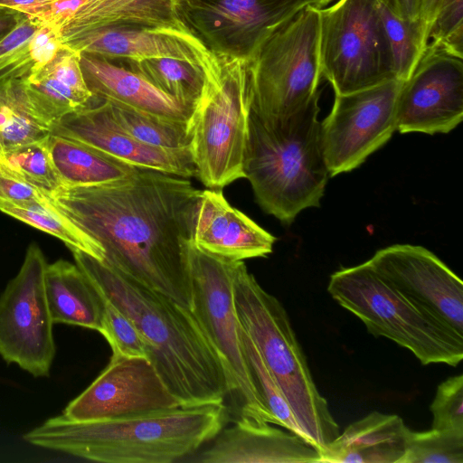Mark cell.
<instances>
[{"label":"cell","instance_id":"8","mask_svg":"<svg viewBox=\"0 0 463 463\" xmlns=\"http://www.w3.org/2000/svg\"><path fill=\"white\" fill-rule=\"evenodd\" d=\"M318 27L317 8L306 5L250 47V109L258 115L286 118L320 97Z\"/></svg>","mask_w":463,"mask_h":463},{"label":"cell","instance_id":"33","mask_svg":"<svg viewBox=\"0 0 463 463\" xmlns=\"http://www.w3.org/2000/svg\"><path fill=\"white\" fill-rule=\"evenodd\" d=\"M400 463H463V435L434 429L411 430Z\"/></svg>","mask_w":463,"mask_h":463},{"label":"cell","instance_id":"20","mask_svg":"<svg viewBox=\"0 0 463 463\" xmlns=\"http://www.w3.org/2000/svg\"><path fill=\"white\" fill-rule=\"evenodd\" d=\"M80 66L89 90L96 98L167 118L190 121L194 109L166 94L141 74L117 66L108 59L80 53Z\"/></svg>","mask_w":463,"mask_h":463},{"label":"cell","instance_id":"44","mask_svg":"<svg viewBox=\"0 0 463 463\" xmlns=\"http://www.w3.org/2000/svg\"><path fill=\"white\" fill-rule=\"evenodd\" d=\"M333 0H303L304 5H310L316 8L327 6Z\"/></svg>","mask_w":463,"mask_h":463},{"label":"cell","instance_id":"19","mask_svg":"<svg viewBox=\"0 0 463 463\" xmlns=\"http://www.w3.org/2000/svg\"><path fill=\"white\" fill-rule=\"evenodd\" d=\"M270 423L240 416L200 452L202 463H320L319 450L307 439Z\"/></svg>","mask_w":463,"mask_h":463},{"label":"cell","instance_id":"6","mask_svg":"<svg viewBox=\"0 0 463 463\" xmlns=\"http://www.w3.org/2000/svg\"><path fill=\"white\" fill-rule=\"evenodd\" d=\"M327 291L369 334L408 349L423 365L458 366L463 335L405 296L365 261L330 276Z\"/></svg>","mask_w":463,"mask_h":463},{"label":"cell","instance_id":"29","mask_svg":"<svg viewBox=\"0 0 463 463\" xmlns=\"http://www.w3.org/2000/svg\"><path fill=\"white\" fill-rule=\"evenodd\" d=\"M158 89L186 107L194 109L203 88L202 69L174 59H154L130 62Z\"/></svg>","mask_w":463,"mask_h":463},{"label":"cell","instance_id":"25","mask_svg":"<svg viewBox=\"0 0 463 463\" xmlns=\"http://www.w3.org/2000/svg\"><path fill=\"white\" fill-rule=\"evenodd\" d=\"M47 146L62 187H88L116 183L140 168L118 161L78 141L50 134Z\"/></svg>","mask_w":463,"mask_h":463},{"label":"cell","instance_id":"36","mask_svg":"<svg viewBox=\"0 0 463 463\" xmlns=\"http://www.w3.org/2000/svg\"><path fill=\"white\" fill-rule=\"evenodd\" d=\"M431 429L463 435V375L447 378L437 387L430 403Z\"/></svg>","mask_w":463,"mask_h":463},{"label":"cell","instance_id":"3","mask_svg":"<svg viewBox=\"0 0 463 463\" xmlns=\"http://www.w3.org/2000/svg\"><path fill=\"white\" fill-rule=\"evenodd\" d=\"M224 423L223 403L92 420L61 414L23 438L31 445L90 461L172 463L195 453Z\"/></svg>","mask_w":463,"mask_h":463},{"label":"cell","instance_id":"45","mask_svg":"<svg viewBox=\"0 0 463 463\" xmlns=\"http://www.w3.org/2000/svg\"><path fill=\"white\" fill-rule=\"evenodd\" d=\"M0 156H1V153H0Z\"/></svg>","mask_w":463,"mask_h":463},{"label":"cell","instance_id":"14","mask_svg":"<svg viewBox=\"0 0 463 463\" xmlns=\"http://www.w3.org/2000/svg\"><path fill=\"white\" fill-rule=\"evenodd\" d=\"M180 406L146 357L111 355L107 367L61 414L71 420H92Z\"/></svg>","mask_w":463,"mask_h":463},{"label":"cell","instance_id":"13","mask_svg":"<svg viewBox=\"0 0 463 463\" xmlns=\"http://www.w3.org/2000/svg\"><path fill=\"white\" fill-rule=\"evenodd\" d=\"M397 130L446 134L463 118V58L428 44L397 100Z\"/></svg>","mask_w":463,"mask_h":463},{"label":"cell","instance_id":"9","mask_svg":"<svg viewBox=\"0 0 463 463\" xmlns=\"http://www.w3.org/2000/svg\"><path fill=\"white\" fill-rule=\"evenodd\" d=\"M318 13L321 74L345 95L396 79L376 0H337Z\"/></svg>","mask_w":463,"mask_h":463},{"label":"cell","instance_id":"30","mask_svg":"<svg viewBox=\"0 0 463 463\" xmlns=\"http://www.w3.org/2000/svg\"><path fill=\"white\" fill-rule=\"evenodd\" d=\"M47 138L4 152L0 156V169L51 195L62 188V184L52 165Z\"/></svg>","mask_w":463,"mask_h":463},{"label":"cell","instance_id":"1","mask_svg":"<svg viewBox=\"0 0 463 463\" xmlns=\"http://www.w3.org/2000/svg\"><path fill=\"white\" fill-rule=\"evenodd\" d=\"M201 191L189 178L140 168L128 179L47 195L99 243L102 261L191 309L189 244Z\"/></svg>","mask_w":463,"mask_h":463},{"label":"cell","instance_id":"31","mask_svg":"<svg viewBox=\"0 0 463 463\" xmlns=\"http://www.w3.org/2000/svg\"><path fill=\"white\" fill-rule=\"evenodd\" d=\"M378 7L392 54L395 77L405 81L429 44L428 35L419 20L399 18L380 3Z\"/></svg>","mask_w":463,"mask_h":463},{"label":"cell","instance_id":"34","mask_svg":"<svg viewBox=\"0 0 463 463\" xmlns=\"http://www.w3.org/2000/svg\"><path fill=\"white\" fill-rule=\"evenodd\" d=\"M41 24L28 16L0 40V80L23 79L33 71L30 43Z\"/></svg>","mask_w":463,"mask_h":463},{"label":"cell","instance_id":"39","mask_svg":"<svg viewBox=\"0 0 463 463\" xmlns=\"http://www.w3.org/2000/svg\"><path fill=\"white\" fill-rule=\"evenodd\" d=\"M46 194L0 169V206L42 201Z\"/></svg>","mask_w":463,"mask_h":463},{"label":"cell","instance_id":"24","mask_svg":"<svg viewBox=\"0 0 463 463\" xmlns=\"http://www.w3.org/2000/svg\"><path fill=\"white\" fill-rule=\"evenodd\" d=\"M178 0H91L61 29L62 42L110 27L184 26L177 14Z\"/></svg>","mask_w":463,"mask_h":463},{"label":"cell","instance_id":"38","mask_svg":"<svg viewBox=\"0 0 463 463\" xmlns=\"http://www.w3.org/2000/svg\"><path fill=\"white\" fill-rule=\"evenodd\" d=\"M63 45L58 28L41 24L30 43V55L34 65L33 71L50 61Z\"/></svg>","mask_w":463,"mask_h":463},{"label":"cell","instance_id":"22","mask_svg":"<svg viewBox=\"0 0 463 463\" xmlns=\"http://www.w3.org/2000/svg\"><path fill=\"white\" fill-rule=\"evenodd\" d=\"M410 431L399 415L373 411L319 450L320 463H400Z\"/></svg>","mask_w":463,"mask_h":463},{"label":"cell","instance_id":"40","mask_svg":"<svg viewBox=\"0 0 463 463\" xmlns=\"http://www.w3.org/2000/svg\"><path fill=\"white\" fill-rule=\"evenodd\" d=\"M56 0H0V6L18 11L43 23Z\"/></svg>","mask_w":463,"mask_h":463},{"label":"cell","instance_id":"41","mask_svg":"<svg viewBox=\"0 0 463 463\" xmlns=\"http://www.w3.org/2000/svg\"><path fill=\"white\" fill-rule=\"evenodd\" d=\"M391 13L404 20H419L420 0H376Z\"/></svg>","mask_w":463,"mask_h":463},{"label":"cell","instance_id":"5","mask_svg":"<svg viewBox=\"0 0 463 463\" xmlns=\"http://www.w3.org/2000/svg\"><path fill=\"white\" fill-rule=\"evenodd\" d=\"M233 295L241 326L256 345L308 441L322 450L340 434L339 426L316 386L286 309L259 284L244 261L234 264Z\"/></svg>","mask_w":463,"mask_h":463},{"label":"cell","instance_id":"7","mask_svg":"<svg viewBox=\"0 0 463 463\" xmlns=\"http://www.w3.org/2000/svg\"><path fill=\"white\" fill-rule=\"evenodd\" d=\"M203 88L191 116L190 150L196 177L222 190L244 178L243 158L251 104L246 59L211 56L201 66Z\"/></svg>","mask_w":463,"mask_h":463},{"label":"cell","instance_id":"15","mask_svg":"<svg viewBox=\"0 0 463 463\" xmlns=\"http://www.w3.org/2000/svg\"><path fill=\"white\" fill-rule=\"evenodd\" d=\"M388 282L463 335V282L424 247L395 244L367 260Z\"/></svg>","mask_w":463,"mask_h":463},{"label":"cell","instance_id":"12","mask_svg":"<svg viewBox=\"0 0 463 463\" xmlns=\"http://www.w3.org/2000/svg\"><path fill=\"white\" fill-rule=\"evenodd\" d=\"M404 81L394 79L363 90L335 94L320 122L321 146L329 176L350 172L397 130V100Z\"/></svg>","mask_w":463,"mask_h":463},{"label":"cell","instance_id":"17","mask_svg":"<svg viewBox=\"0 0 463 463\" xmlns=\"http://www.w3.org/2000/svg\"><path fill=\"white\" fill-rule=\"evenodd\" d=\"M63 44L80 53L105 59L123 58L139 62L167 58L199 68L212 54L185 26L110 27L68 39Z\"/></svg>","mask_w":463,"mask_h":463},{"label":"cell","instance_id":"11","mask_svg":"<svg viewBox=\"0 0 463 463\" xmlns=\"http://www.w3.org/2000/svg\"><path fill=\"white\" fill-rule=\"evenodd\" d=\"M48 262L31 243L23 264L0 296V356L33 377H47L56 354L44 286Z\"/></svg>","mask_w":463,"mask_h":463},{"label":"cell","instance_id":"4","mask_svg":"<svg viewBox=\"0 0 463 463\" xmlns=\"http://www.w3.org/2000/svg\"><path fill=\"white\" fill-rule=\"evenodd\" d=\"M318 100L286 118H264L250 110L244 178L262 210L287 224L301 211L320 205L329 177Z\"/></svg>","mask_w":463,"mask_h":463},{"label":"cell","instance_id":"27","mask_svg":"<svg viewBox=\"0 0 463 463\" xmlns=\"http://www.w3.org/2000/svg\"><path fill=\"white\" fill-rule=\"evenodd\" d=\"M0 211L58 238L71 251H82L101 261L104 259V251L99 243L59 210L47 194L42 201L2 205Z\"/></svg>","mask_w":463,"mask_h":463},{"label":"cell","instance_id":"42","mask_svg":"<svg viewBox=\"0 0 463 463\" xmlns=\"http://www.w3.org/2000/svg\"><path fill=\"white\" fill-rule=\"evenodd\" d=\"M27 17L18 11L0 6V40Z\"/></svg>","mask_w":463,"mask_h":463},{"label":"cell","instance_id":"32","mask_svg":"<svg viewBox=\"0 0 463 463\" xmlns=\"http://www.w3.org/2000/svg\"><path fill=\"white\" fill-rule=\"evenodd\" d=\"M241 336L255 384L267 408L275 417L277 425L307 439L286 397L267 368L256 345L241 325Z\"/></svg>","mask_w":463,"mask_h":463},{"label":"cell","instance_id":"43","mask_svg":"<svg viewBox=\"0 0 463 463\" xmlns=\"http://www.w3.org/2000/svg\"><path fill=\"white\" fill-rule=\"evenodd\" d=\"M442 0H420L419 21L426 34H430L431 24Z\"/></svg>","mask_w":463,"mask_h":463},{"label":"cell","instance_id":"23","mask_svg":"<svg viewBox=\"0 0 463 463\" xmlns=\"http://www.w3.org/2000/svg\"><path fill=\"white\" fill-rule=\"evenodd\" d=\"M44 286L54 324H66L99 332L104 298L76 263L61 259L48 263Z\"/></svg>","mask_w":463,"mask_h":463},{"label":"cell","instance_id":"2","mask_svg":"<svg viewBox=\"0 0 463 463\" xmlns=\"http://www.w3.org/2000/svg\"><path fill=\"white\" fill-rule=\"evenodd\" d=\"M71 252L102 297L137 327L147 359L181 406L223 403L230 394L225 368L191 309L104 261Z\"/></svg>","mask_w":463,"mask_h":463},{"label":"cell","instance_id":"18","mask_svg":"<svg viewBox=\"0 0 463 463\" xmlns=\"http://www.w3.org/2000/svg\"><path fill=\"white\" fill-rule=\"evenodd\" d=\"M192 241L201 250L232 261L266 257L276 238L232 206L221 190H202L195 209Z\"/></svg>","mask_w":463,"mask_h":463},{"label":"cell","instance_id":"35","mask_svg":"<svg viewBox=\"0 0 463 463\" xmlns=\"http://www.w3.org/2000/svg\"><path fill=\"white\" fill-rule=\"evenodd\" d=\"M99 333L109 344L113 356L146 357L147 355L146 343L133 321L105 298Z\"/></svg>","mask_w":463,"mask_h":463},{"label":"cell","instance_id":"10","mask_svg":"<svg viewBox=\"0 0 463 463\" xmlns=\"http://www.w3.org/2000/svg\"><path fill=\"white\" fill-rule=\"evenodd\" d=\"M234 264L201 250L191 240V311L225 368L230 394L239 402L240 416L277 425L258 391L244 353L233 295Z\"/></svg>","mask_w":463,"mask_h":463},{"label":"cell","instance_id":"37","mask_svg":"<svg viewBox=\"0 0 463 463\" xmlns=\"http://www.w3.org/2000/svg\"><path fill=\"white\" fill-rule=\"evenodd\" d=\"M429 43L463 58V0H442L434 16Z\"/></svg>","mask_w":463,"mask_h":463},{"label":"cell","instance_id":"21","mask_svg":"<svg viewBox=\"0 0 463 463\" xmlns=\"http://www.w3.org/2000/svg\"><path fill=\"white\" fill-rule=\"evenodd\" d=\"M22 80L34 112L51 129L61 117L93 99L81 70L80 52L66 45Z\"/></svg>","mask_w":463,"mask_h":463},{"label":"cell","instance_id":"28","mask_svg":"<svg viewBox=\"0 0 463 463\" xmlns=\"http://www.w3.org/2000/svg\"><path fill=\"white\" fill-rule=\"evenodd\" d=\"M108 103L116 121L138 141L165 149L190 147L189 121L167 118L121 104Z\"/></svg>","mask_w":463,"mask_h":463},{"label":"cell","instance_id":"26","mask_svg":"<svg viewBox=\"0 0 463 463\" xmlns=\"http://www.w3.org/2000/svg\"><path fill=\"white\" fill-rule=\"evenodd\" d=\"M51 134L34 112L22 79L0 80V153L46 139Z\"/></svg>","mask_w":463,"mask_h":463},{"label":"cell","instance_id":"16","mask_svg":"<svg viewBox=\"0 0 463 463\" xmlns=\"http://www.w3.org/2000/svg\"><path fill=\"white\" fill-rule=\"evenodd\" d=\"M51 134L78 141L137 168L196 177L190 147L165 149L138 141L116 121L109 103L94 96L87 106L55 122Z\"/></svg>","mask_w":463,"mask_h":463}]
</instances>
